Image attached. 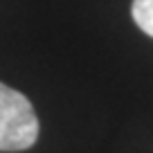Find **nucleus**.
<instances>
[{"label":"nucleus","instance_id":"f257e3e1","mask_svg":"<svg viewBox=\"0 0 153 153\" xmlns=\"http://www.w3.org/2000/svg\"><path fill=\"white\" fill-rule=\"evenodd\" d=\"M38 140V117L23 92L0 83V151H25Z\"/></svg>","mask_w":153,"mask_h":153},{"label":"nucleus","instance_id":"f03ea898","mask_svg":"<svg viewBox=\"0 0 153 153\" xmlns=\"http://www.w3.org/2000/svg\"><path fill=\"white\" fill-rule=\"evenodd\" d=\"M131 14H133L135 25L153 38V0H133Z\"/></svg>","mask_w":153,"mask_h":153}]
</instances>
